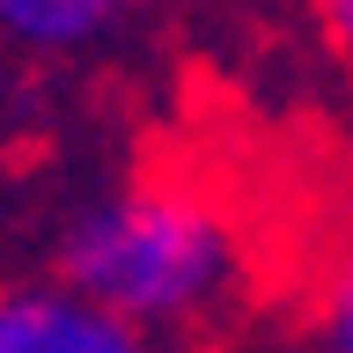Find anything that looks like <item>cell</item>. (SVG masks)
I'll return each instance as SVG.
<instances>
[{
  "label": "cell",
  "mask_w": 353,
  "mask_h": 353,
  "mask_svg": "<svg viewBox=\"0 0 353 353\" xmlns=\"http://www.w3.org/2000/svg\"><path fill=\"white\" fill-rule=\"evenodd\" d=\"M44 272L176 346L243 302L250 236L206 184L110 176L44 228Z\"/></svg>",
  "instance_id": "1"
},
{
  "label": "cell",
  "mask_w": 353,
  "mask_h": 353,
  "mask_svg": "<svg viewBox=\"0 0 353 353\" xmlns=\"http://www.w3.org/2000/svg\"><path fill=\"white\" fill-rule=\"evenodd\" d=\"M0 353H176L170 339L110 316L52 272L0 280Z\"/></svg>",
  "instance_id": "2"
},
{
  "label": "cell",
  "mask_w": 353,
  "mask_h": 353,
  "mask_svg": "<svg viewBox=\"0 0 353 353\" xmlns=\"http://www.w3.org/2000/svg\"><path fill=\"white\" fill-rule=\"evenodd\" d=\"M132 22L125 0H0V59L74 66Z\"/></svg>",
  "instance_id": "3"
},
{
  "label": "cell",
  "mask_w": 353,
  "mask_h": 353,
  "mask_svg": "<svg viewBox=\"0 0 353 353\" xmlns=\"http://www.w3.org/2000/svg\"><path fill=\"white\" fill-rule=\"evenodd\" d=\"M309 353H353V228L316 265V287H309Z\"/></svg>",
  "instance_id": "4"
},
{
  "label": "cell",
  "mask_w": 353,
  "mask_h": 353,
  "mask_svg": "<svg viewBox=\"0 0 353 353\" xmlns=\"http://www.w3.org/2000/svg\"><path fill=\"white\" fill-rule=\"evenodd\" d=\"M309 22H316V37L331 44V59L353 66V0H302Z\"/></svg>",
  "instance_id": "5"
},
{
  "label": "cell",
  "mask_w": 353,
  "mask_h": 353,
  "mask_svg": "<svg viewBox=\"0 0 353 353\" xmlns=\"http://www.w3.org/2000/svg\"><path fill=\"white\" fill-rule=\"evenodd\" d=\"M125 8H132V15H140V8H170V0H125Z\"/></svg>",
  "instance_id": "6"
}]
</instances>
